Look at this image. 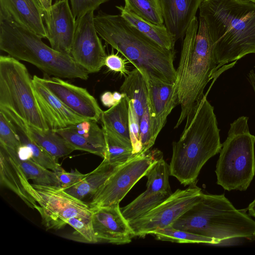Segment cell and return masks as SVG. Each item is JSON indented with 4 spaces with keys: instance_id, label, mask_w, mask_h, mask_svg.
<instances>
[{
    "instance_id": "cell-8",
    "label": "cell",
    "mask_w": 255,
    "mask_h": 255,
    "mask_svg": "<svg viewBox=\"0 0 255 255\" xmlns=\"http://www.w3.org/2000/svg\"><path fill=\"white\" fill-rule=\"evenodd\" d=\"M0 107L11 110L29 126L50 129L39 108L26 67L9 55L0 56Z\"/></svg>"
},
{
    "instance_id": "cell-25",
    "label": "cell",
    "mask_w": 255,
    "mask_h": 255,
    "mask_svg": "<svg viewBox=\"0 0 255 255\" xmlns=\"http://www.w3.org/2000/svg\"><path fill=\"white\" fill-rule=\"evenodd\" d=\"M120 166L112 165L104 158L100 164L88 173L82 180L73 186L63 189L80 200L88 195L92 196Z\"/></svg>"
},
{
    "instance_id": "cell-1",
    "label": "cell",
    "mask_w": 255,
    "mask_h": 255,
    "mask_svg": "<svg viewBox=\"0 0 255 255\" xmlns=\"http://www.w3.org/2000/svg\"><path fill=\"white\" fill-rule=\"evenodd\" d=\"M214 45L217 74L221 67L255 53V3L202 0L199 7Z\"/></svg>"
},
{
    "instance_id": "cell-42",
    "label": "cell",
    "mask_w": 255,
    "mask_h": 255,
    "mask_svg": "<svg viewBox=\"0 0 255 255\" xmlns=\"http://www.w3.org/2000/svg\"><path fill=\"white\" fill-rule=\"evenodd\" d=\"M249 81L255 94V72L254 70L250 71L248 74Z\"/></svg>"
},
{
    "instance_id": "cell-15",
    "label": "cell",
    "mask_w": 255,
    "mask_h": 255,
    "mask_svg": "<svg viewBox=\"0 0 255 255\" xmlns=\"http://www.w3.org/2000/svg\"><path fill=\"white\" fill-rule=\"evenodd\" d=\"M91 209L92 226L98 243L123 245L129 243L134 237L119 204Z\"/></svg>"
},
{
    "instance_id": "cell-36",
    "label": "cell",
    "mask_w": 255,
    "mask_h": 255,
    "mask_svg": "<svg viewBox=\"0 0 255 255\" xmlns=\"http://www.w3.org/2000/svg\"><path fill=\"white\" fill-rule=\"evenodd\" d=\"M139 134L141 144L140 154H143L147 152L154 144L151 138L150 120L148 107L140 120Z\"/></svg>"
},
{
    "instance_id": "cell-39",
    "label": "cell",
    "mask_w": 255,
    "mask_h": 255,
    "mask_svg": "<svg viewBox=\"0 0 255 255\" xmlns=\"http://www.w3.org/2000/svg\"><path fill=\"white\" fill-rule=\"evenodd\" d=\"M58 178L60 187L62 189L68 188L76 184L84 178L87 174H82L77 169L74 171L66 172L64 169L62 171L56 172Z\"/></svg>"
},
{
    "instance_id": "cell-43",
    "label": "cell",
    "mask_w": 255,
    "mask_h": 255,
    "mask_svg": "<svg viewBox=\"0 0 255 255\" xmlns=\"http://www.w3.org/2000/svg\"><path fill=\"white\" fill-rule=\"evenodd\" d=\"M247 209L249 215L255 218V198L249 204Z\"/></svg>"
},
{
    "instance_id": "cell-3",
    "label": "cell",
    "mask_w": 255,
    "mask_h": 255,
    "mask_svg": "<svg viewBox=\"0 0 255 255\" xmlns=\"http://www.w3.org/2000/svg\"><path fill=\"white\" fill-rule=\"evenodd\" d=\"M94 23L99 36L121 53L146 79L174 83V50L159 46L121 15L99 10L94 16Z\"/></svg>"
},
{
    "instance_id": "cell-41",
    "label": "cell",
    "mask_w": 255,
    "mask_h": 255,
    "mask_svg": "<svg viewBox=\"0 0 255 255\" xmlns=\"http://www.w3.org/2000/svg\"><path fill=\"white\" fill-rule=\"evenodd\" d=\"M101 100L104 106L111 108L118 103L115 100L113 93L107 91L104 93L101 96Z\"/></svg>"
},
{
    "instance_id": "cell-19",
    "label": "cell",
    "mask_w": 255,
    "mask_h": 255,
    "mask_svg": "<svg viewBox=\"0 0 255 255\" xmlns=\"http://www.w3.org/2000/svg\"><path fill=\"white\" fill-rule=\"evenodd\" d=\"M146 80L148 88V109L151 138L154 143L166 123L168 116L179 103L174 83L156 80Z\"/></svg>"
},
{
    "instance_id": "cell-11",
    "label": "cell",
    "mask_w": 255,
    "mask_h": 255,
    "mask_svg": "<svg viewBox=\"0 0 255 255\" xmlns=\"http://www.w3.org/2000/svg\"><path fill=\"white\" fill-rule=\"evenodd\" d=\"M202 193L196 184L184 190H176L144 215L128 222L134 237H144L158 229L171 226L199 200Z\"/></svg>"
},
{
    "instance_id": "cell-35",
    "label": "cell",
    "mask_w": 255,
    "mask_h": 255,
    "mask_svg": "<svg viewBox=\"0 0 255 255\" xmlns=\"http://www.w3.org/2000/svg\"><path fill=\"white\" fill-rule=\"evenodd\" d=\"M0 145L17 151L22 146L13 126L5 115L0 111Z\"/></svg>"
},
{
    "instance_id": "cell-7",
    "label": "cell",
    "mask_w": 255,
    "mask_h": 255,
    "mask_svg": "<svg viewBox=\"0 0 255 255\" xmlns=\"http://www.w3.org/2000/svg\"><path fill=\"white\" fill-rule=\"evenodd\" d=\"M248 120L243 116L230 124L217 162V183L228 191H246L255 175V136Z\"/></svg>"
},
{
    "instance_id": "cell-28",
    "label": "cell",
    "mask_w": 255,
    "mask_h": 255,
    "mask_svg": "<svg viewBox=\"0 0 255 255\" xmlns=\"http://www.w3.org/2000/svg\"><path fill=\"white\" fill-rule=\"evenodd\" d=\"M3 147L15 158L28 180H32L35 184L60 187L55 172L44 167L31 158H21L17 151Z\"/></svg>"
},
{
    "instance_id": "cell-13",
    "label": "cell",
    "mask_w": 255,
    "mask_h": 255,
    "mask_svg": "<svg viewBox=\"0 0 255 255\" xmlns=\"http://www.w3.org/2000/svg\"><path fill=\"white\" fill-rule=\"evenodd\" d=\"M169 166L162 157L157 160L146 174V189L132 202L121 208L128 221L135 220L159 205L172 194L169 176Z\"/></svg>"
},
{
    "instance_id": "cell-12",
    "label": "cell",
    "mask_w": 255,
    "mask_h": 255,
    "mask_svg": "<svg viewBox=\"0 0 255 255\" xmlns=\"http://www.w3.org/2000/svg\"><path fill=\"white\" fill-rule=\"evenodd\" d=\"M94 11L76 19V29L70 55L88 73L99 72L107 57L94 23Z\"/></svg>"
},
{
    "instance_id": "cell-24",
    "label": "cell",
    "mask_w": 255,
    "mask_h": 255,
    "mask_svg": "<svg viewBox=\"0 0 255 255\" xmlns=\"http://www.w3.org/2000/svg\"><path fill=\"white\" fill-rule=\"evenodd\" d=\"M120 91L130 101L140 121L148 104V88L146 78L135 68L125 76Z\"/></svg>"
},
{
    "instance_id": "cell-18",
    "label": "cell",
    "mask_w": 255,
    "mask_h": 255,
    "mask_svg": "<svg viewBox=\"0 0 255 255\" xmlns=\"http://www.w3.org/2000/svg\"><path fill=\"white\" fill-rule=\"evenodd\" d=\"M44 9L39 0H0V19L12 22L47 38Z\"/></svg>"
},
{
    "instance_id": "cell-26",
    "label": "cell",
    "mask_w": 255,
    "mask_h": 255,
    "mask_svg": "<svg viewBox=\"0 0 255 255\" xmlns=\"http://www.w3.org/2000/svg\"><path fill=\"white\" fill-rule=\"evenodd\" d=\"M101 121L103 127L131 142L129 130V101L126 96L118 104L103 111Z\"/></svg>"
},
{
    "instance_id": "cell-16",
    "label": "cell",
    "mask_w": 255,
    "mask_h": 255,
    "mask_svg": "<svg viewBox=\"0 0 255 255\" xmlns=\"http://www.w3.org/2000/svg\"><path fill=\"white\" fill-rule=\"evenodd\" d=\"M40 82L67 107L87 119L98 122L103 111L87 90L70 84L59 77L39 78Z\"/></svg>"
},
{
    "instance_id": "cell-38",
    "label": "cell",
    "mask_w": 255,
    "mask_h": 255,
    "mask_svg": "<svg viewBox=\"0 0 255 255\" xmlns=\"http://www.w3.org/2000/svg\"><path fill=\"white\" fill-rule=\"evenodd\" d=\"M110 0H69L72 13L76 18L94 11L100 5Z\"/></svg>"
},
{
    "instance_id": "cell-33",
    "label": "cell",
    "mask_w": 255,
    "mask_h": 255,
    "mask_svg": "<svg viewBox=\"0 0 255 255\" xmlns=\"http://www.w3.org/2000/svg\"><path fill=\"white\" fill-rule=\"evenodd\" d=\"M68 142L75 150H80L93 153L103 158L105 151L90 143L83 136L74 131L70 127L53 130Z\"/></svg>"
},
{
    "instance_id": "cell-21",
    "label": "cell",
    "mask_w": 255,
    "mask_h": 255,
    "mask_svg": "<svg viewBox=\"0 0 255 255\" xmlns=\"http://www.w3.org/2000/svg\"><path fill=\"white\" fill-rule=\"evenodd\" d=\"M29 183L15 158L0 145V183L16 194L29 208L35 209L37 202L28 192Z\"/></svg>"
},
{
    "instance_id": "cell-34",
    "label": "cell",
    "mask_w": 255,
    "mask_h": 255,
    "mask_svg": "<svg viewBox=\"0 0 255 255\" xmlns=\"http://www.w3.org/2000/svg\"><path fill=\"white\" fill-rule=\"evenodd\" d=\"M68 225L75 230L71 235V239L86 243H98L94 232L91 218L72 217L68 220Z\"/></svg>"
},
{
    "instance_id": "cell-44",
    "label": "cell",
    "mask_w": 255,
    "mask_h": 255,
    "mask_svg": "<svg viewBox=\"0 0 255 255\" xmlns=\"http://www.w3.org/2000/svg\"><path fill=\"white\" fill-rule=\"evenodd\" d=\"M43 7L47 6L52 4L53 0H39Z\"/></svg>"
},
{
    "instance_id": "cell-22",
    "label": "cell",
    "mask_w": 255,
    "mask_h": 255,
    "mask_svg": "<svg viewBox=\"0 0 255 255\" xmlns=\"http://www.w3.org/2000/svg\"><path fill=\"white\" fill-rule=\"evenodd\" d=\"M0 111L5 115L10 122L19 136L21 144L28 149L30 158L32 160L55 172L64 170L55 158L31 139L27 130V125L20 117L5 107H0Z\"/></svg>"
},
{
    "instance_id": "cell-32",
    "label": "cell",
    "mask_w": 255,
    "mask_h": 255,
    "mask_svg": "<svg viewBox=\"0 0 255 255\" xmlns=\"http://www.w3.org/2000/svg\"><path fill=\"white\" fill-rule=\"evenodd\" d=\"M74 131L83 136L90 143L105 151L106 144L104 132L97 122L87 119L69 126Z\"/></svg>"
},
{
    "instance_id": "cell-23",
    "label": "cell",
    "mask_w": 255,
    "mask_h": 255,
    "mask_svg": "<svg viewBox=\"0 0 255 255\" xmlns=\"http://www.w3.org/2000/svg\"><path fill=\"white\" fill-rule=\"evenodd\" d=\"M120 15L131 25L161 48L174 50L176 42L165 25L152 23L139 17L123 5L116 6Z\"/></svg>"
},
{
    "instance_id": "cell-45",
    "label": "cell",
    "mask_w": 255,
    "mask_h": 255,
    "mask_svg": "<svg viewBox=\"0 0 255 255\" xmlns=\"http://www.w3.org/2000/svg\"><path fill=\"white\" fill-rule=\"evenodd\" d=\"M247 1H250L255 3V0H244Z\"/></svg>"
},
{
    "instance_id": "cell-4",
    "label": "cell",
    "mask_w": 255,
    "mask_h": 255,
    "mask_svg": "<svg viewBox=\"0 0 255 255\" xmlns=\"http://www.w3.org/2000/svg\"><path fill=\"white\" fill-rule=\"evenodd\" d=\"M207 95L186 123L178 140L172 143L170 175L185 186L196 184L202 167L222 146L214 109Z\"/></svg>"
},
{
    "instance_id": "cell-14",
    "label": "cell",
    "mask_w": 255,
    "mask_h": 255,
    "mask_svg": "<svg viewBox=\"0 0 255 255\" xmlns=\"http://www.w3.org/2000/svg\"><path fill=\"white\" fill-rule=\"evenodd\" d=\"M44 9V21L51 47L70 55L76 29L69 0H56Z\"/></svg>"
},
{
    "instance_id": "cell-31",
    "label": "cell",
    "mask_w": 255,
    "mask_h": 255,
    "mask_svg": "<svg viewBox=\"0 0 255 255\" xmlns=\"http://www.w3.org/2000/svg\"><path fill=\"white\" fill-rule=\"evenodd\" d=\"M125 5L135 14L154 24H164L159 0H124Z\"/></svg>"
},
{
    "instance_id": "cell-5",
    "label": "cell",
    "mask_w": 255,
    "mask_h": 255,
    "mask_svg": "<svg viewBox=\"0 0 255 255\" xmlns=\"http://www.w3.org/2000/svg\"><path fill=\"white\" fill-rule=\"evenodd\" d=\"M171 226L221 242L255 236V221L237 209L224 194L202 193Z\"/></svg>"
},
{
    "instance_id": "cell-20",
    "label": "cell",
    "mask_w": 255,
    "mask_h": 255,
    "mask_svg": "<svg viewBox=\"0 0 255 255\" xmlns=\"http://www.w3.org/2000/svg\"><path fill=\"white\" fill-rule=\"evenodd\" d=\"M202 0H159L164 25L176 41L183 38Z\"/></svg>"
},
{
    "instance_id": "cell-37",
    "label": "cell",
    "mask_w": 255,
    "mask_h": 255,
    "mask_svg": "<svg viewBox=\"0 0 255 255\" xmlns=\"http://www.w3.org/2000/svg\"><path fill=\"white\" fill-rule=\"evenodd\" d=\"M139 118L134 112L129 101V130L134 155H140L141 150L139 134Z\"/></svg>"
},
{
    "instance_id": "cell-10",
    "label": "cell",
    "mask_w": 255,
    "mask_h": 255,
    "mask_svg": "<svg viewBox=\"0 0 255 255\" xmlns=\"http://www.w3.org/2000/svg\"><path fill=\"white\" fill-rule=\"evenodd\" d=\"M157 151L134 155L120 165L92 196L90 208L119 204L157 160Z\"/></svg>"
},
{
    "instance_id": "cell-2",
    "label": "cell",
    "mask_w": 255,
    "mask_h": 255,
    "mask_svg": "<svg viewBox=\"0 0 255 255\" xmlns=\"http://www.w3.org/2000/svg\"><path fill=\"white\" fill-rule=\"evenodd\" d=\"M217 62L214 45L204 19L195 17L182 42L174 83L181 112L174 128L188 122L203 98L208 82L216 76Z\"/></svg>"
},
{
    "instance_id": "cell-27",
    "label": "cell",
    "mask_w": 255,
    "mask_h": 255,
    "mask_svg": "<svg viewBox=\"0 0 255 255\" xmlns=\"http://www.w3.org/2000/svg\"><path fill=\"white\" fill-rule=\"evenodd\" d=\"M27 127L31 139L57 161L75 150L62 136L52 129L43 130L27 125Z\"/></svg>"
},
{
    "instance_id": "cell-6",
    "label": "cell",
    "mask_w": 255,
    "mask_h": 255,
    "mask_svg": "<svg viewBox=\"0 0 255 255\" xmlns=\"http://www.w3.org/2000/svg\"><path fill=\"white\" fill-rule=\"evenodd\" d=\"M34 33L0 19V49L14 58L29 62L44 74L62 78L86 80L88 73L71 55L53 49Z\"/></svg>"
},
{
    "instance_id": "cell-9",
    "label": "cell",
    "mask_w": 255,
    "mask_h": 255,
    "mask_svg": "<svg viewBox=\"0 0 255 255\" xmlns=\"http://www.w3.org/2000/svg\"><path fill=\"white\" fill-rule=\"evenodd\" d=\"M26 189L39 204L35 209L47 230H59L72 217L91 218L88 204L66 192L60 187L28 183Z\"/></svg>"
},
{
    "instance_id": "cell-40",
    "label": "cell",
    "mask_w": 255,
    "mask_h": 255,
    "mask_svg": "<svg viewBox=\"0 0 255 255\" xmlns=\"http://www.w3.org/2000/svg\"><path fill=\"white\" fill-rule=\"evenodd\" d=\"M126 63L125 59L119 56L118 53H112L107 55L105 61V66H106L110 70L120 72L125 77L129 72L126 68Z\"/></svg>"
},
{
    "instance_id": "cell-30",
    "label": "cell",
    "mask_w": 255,
    "mask_h": 255,
    "mask_svg": "<svg viewBox=\"0 0 255 255\" xmlns=\"http://www.w3.org/2000/svg\"><path fill=\"white\" fill-rule=\"evenodd\" d=\"M151 235L158 240L178 243H204L218 244L221 242L217 239L201 236L186 231L177 229L171 226L158 229Z\"/></svg>"
},
{
    "instance_id": "cell-29",
    "label": "cell",
    "mask_w": 255,
    "mask_h": 255,
    "mask_svg": "<svg viewBox=\"0 0 255 255\" xmlns=\"http://www.w3.org/2000/svg\"><path fill=\"white\" fill-rule=\"evenodd\" d=\"M102 128L106 144L104 158L112 165L120 166L134 156L131 142L123 139L103 127Z\"/></svg>"
},
{
    "instance_id": "cell-17",
    "label": "cell",
    "mask_w": 255,
    "mask_h": 255,
    "mask_svg": "<svg viewBox=\"0 0 255 255\" xmlns=\"http://www.w3.org/2000/svg\"><path fill=\"white\" fill-rule=\"evenodd\" d=\"M32 87L40 111L49 128L52 130L65 128L86 119L72 111L34 75Z\"/></svg>"
}]
</instances>
